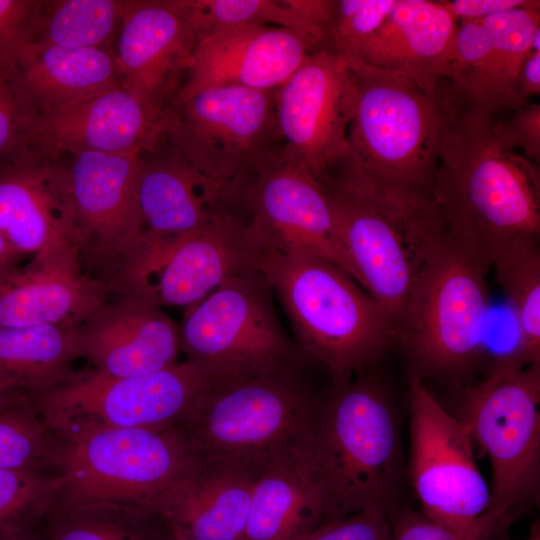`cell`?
Segmentation results:
<instances>
[{
    "label": "cell",
    "instance_id": "obj_11",
    "mask_svg": "<svg viewBox=\"0 0 540 540\" xmlns=\"http://www.w3.org/2000/svg\"><path fill=\"white\" fill-rule=\"evenodd\" d=\"M274 297L264 274L254 270L226 281L188 307L180 325L184 360L218 382L307 361L283 329Z\"/></svg>",
    "mask_w": 540,
    "mask_h": 540
},
{
    "label": "cell",
    "instance_id": "obj_26",
    "mask_svg": "<svg viewBox=\"0 0 540 540\" xmlns=\"http://www.w3.org/2000/svg\"><path fill=\"white\" fill-rule=\"evenodd\" d=\"M110 296L76 261L31 260L0 279V327H74Z\"/></svg>",
    "mask_w": 540,
    "mask_h": 540
},
{
    "label": "cell",
    "instance_id": "obj_13",
    "mask_svg": "<svg viewBox=\"0 0 540 540\" xmlns=\"http://www.w3.org/2000/svg\"><path fill=\"white\" fill-rule=\"evenodd\" d=\"M165 137L223 193L281 149L275 90L211 87L174 101Z\"/></svg>",
    "mask_w": 540,
    "mask_h": 540
},
{
    "label": "cell",
    "instance_id": "obj_20",
    "mask_svg": "<svg viewBox=\"0 0 540 540\" xmlns=\"http://www.w3.org/2000/svg\"><path fill=\"white\" fill-rule=\"evenodd\" d=\"M165 113H158L121 84L39 112L29 134L41 157L61 153L108 154L151 151L165 137Z\"/></svg>",
    "mask_w": 540,
    "mask_h": 540
},
{
    "label": "cell",
    "instance_id": "obj_35",
    "mask_svg": "<svg viewBox=\"0 0 540 540\" xmlns=\"http://www.w3.org/2000/svg\"><path fill=\"white\" fill-rule=\"evenodd\" d=\"M54 437L31 395L0 412V469L41 472L51 468Z\"/></svg>",
    "mask_w": 540,
    "mask_h": 540
},
{
    "label": "cell",
    "instance_id": "obj_31",
    "mask_svg": "<svg viewBox=\"0 0 540 540\" xmlns=\"http://www.w3.org/2000/svg\"><path fill=\"white\" fill-rule=\"evenodd\" d=\"M485 256L515 316V353L526 365L540 363L539 240H503L487 247Z\"/></svg>",
    "mask_w": 540,
    "mask_h": 540
},
{
    "label": "cell",
    "instance_id": "obj_32",
    "mask_svg": "<svg viewBox=\"0 0 540 540\" xmlns=\"http://www.w3.org/2000/svg\"><path fill=\"white\" fill-rule=\"evenodd\" d=\"M41 524L45 540H165L169 532L151 509L103 502L53 509Z\"/></svg>",
    "mask_w": 540,
    "mask_h": 540
},
{
    "label": "cell",
    "instance_id": "obj_37",
    "mask_svg": "<svg viewBox=\"0 0 540 540\" xmlns=\"http://www.w3.org/2000/svg\"><path fill=\"white\" fill-rule=\"evenodd\" d=\"M394 4L395 0H334L324 49L344 58H356Z\"/></svg>",
    "mask_w": 540,
    "mask_h": 540
},
{
    "label": "cell",
    "instance_id": "obj_30",
    "mask_svg": "<svg viewBox=\"0 0 540 540\" xmlns=\"http://www.w3.org/2000/svg\"><path fill=\"white\" fill-rule=\"evenodd\" d=\"M77 358L80 357L74 327H0V374L30 395L72 375V364Z\"/></svg>",
    "mask_w": 540,
    "mask_h": 540
},
{
    "label": "cell",
    "instance_id": "obj_33",
    "mask_svg": "<svg viewBox=\"0 0 540 540\" xmlns=\"http://www.w3.org/2000/svg\"><path fill=\"white\" fill-rule=\"evenodd\" d=\"M196 39L252 24L291 30L315 49L325 47L326 32L297 13L287 0H172Z\"/></svg>",
    "mask_w": 540,
    "mask_h": 540
},
{
    "label": "cell",
    "instance_id": "obj_39",
    "mask_svg": "<svg viewBox=\"0 0 540 540\" xmlns=\"http://www.w3.org/2000/svg\"><path fill=\"white\" fill-rule=\"evenodd\" d=\"M44 3L0 0V68L17 69L23 51L38 40Z\"/></svg>",
    "mask_w": 540,
    "mask_h": 540
},
{
    "label": "cell",
    "instance_id": "obj_19",
    "mask_svg": "<svg viewBox=\"0 0 540 540\" xmlns=\"http://www.w3.org/2000/svg\"><path fill=\"white\" fill-rule=\"evenodd\" d=\"M0 234L22 257L78 262L66 166L25 156L0 167Z\"/></svg>",
    "mask_w": 540,
    "mask_h": 540
},
{
    "label": "cell",
    "instance_id": "obj_44",
    "mask_svg": "<svg viewBox=\"0 0 540 540\" xmlns=\"http://www.w3.org/2000/svg\"><path fill=\"white\" fill-rule=\"evenodd\" d=\"M521 92L527 101L540 94V52L530 51L521 72Z\"/></svg>",
    "mask_w": 540,
    "mask_h": 540
},
{
    "label": "cell",
    "instance_id": "obj_28",
    "mask_svg": "<svg viewBox=\"0 0 540 540\" xmlns=\"http://www.w3.org/2000/svg\"><path fill=\"white\" fill-rule=\"evenodd\" d=\"M303 447L274 459L259 473L243 540H296L328 522Z\"/></svg>",
    "mask_w": 540,
    "mask_h": 540
},
{
    "label": "cell",
    "instance_id": "obj_49",
    "mask_svg": "<svg viewBox=\"0 0 540 540\" xmlns=\"http://www.w3.org/2000/svg\"><path fill=\"white\" fill-rule=\"evenodd\" d=\"M525 540H540V528L538 523L532 526L529 537Z\"/></svg>",
    "mask_w": 540,
    "mask_h": 540
},
{
    "label": "cell",
    "instance_id": "obj_16",
    "mask_svg": "<svg viewBox=\"0 0 540 540\" xmlns=\"http://www.w3.org/2000/svg\"><path fill=\"white\" fill-rule=\"evenodd\" d=\"M356 89L347 60L327 49L310 53L275 90L283 156L324 187L348 153Z\"/></svg>",
    "mask_w": 540,
    "mask_h": 540
},
{
    "label": "cell",
    "instance_id": "obj_38",
    "mask_svg": "<svg viewBox=\"0 0 540 540\" xmlns=\"http://www.w3.org/2000/svg\"><path fill=\"white\" fill-rule=\"evenodd\" d=\"M38 114L21 84L17 69L0 68V160L24 156Z\"/></svg>",
    "mask_w": 540,
    "mask_h": 540
},
{
    "label": "cell",
    "instance_id": "obj_46",
    "mask_svg": "<svg viewBox=\"0 0 540 540\" xmlns=\"http://www.w3.org/2000/svg\"><path fill=\"white\" fill-rule=\"evenodd\" d=\"M21 259L22 256L0 234V279L18 268V263Z\"/></svg>",
    "mask_w": 540,
    "mask_h": 540
},
{
    "label": "cell",
    "instance_id": "obj_17",
    "mask_svg": "<svg viewBox=\"0 0 540 540\" xmlns=\"http://www.w3.org/2000/svg\"><path fill=\"white\" fill-rule=\"evenodd\" d=\"M540 27V2L483 19L459 21L447 77L450 94L461 108L504 116L529 101L521 92V72Z\"/></svg>",
    "mask_w": 540,
    "mask_h": 540
},
{
    "label": "cell",
    "instance_id": "obj_1",
    "mask_svg": "<svg viewBox=\"0 0 540 540\" xmlns=\"http://www.w3.org/2000/svg\"><path fill=\"white\" fill-rule=\"evenodd\" d=\"M356 101L348 153L330 181L432 199L443 135L460 108L447 81L436 88L410 76L345 58Z\"/></svg>",
    "mask_w": 540,
    "mask_h": 540
},
{
    "label": "cell",
    "instance_id": "obj_22",
    "mask_svg": "<svg viewBox=\"0 0 540 540\" xmlns=\"http://www.w3.org/2000/svg\"><path fill=\"white\" fill-rule=\"evenodd\" d=\"M314 51L299 34L271 25L252 24L202 37L173 102L211 87L274 91Z\"/></svg>",
    "mask_w": 540,
    "mask_h": 540
},
{
    "label": "cell",
    "instance_id": "obj_2",
    "mask_svg": "<svg viewBox=\"0 0 540 540\" xmlns=\"http://www.w3.org/2000/svg\"><path fill=\"white\" fill-rule=\"evenodd\" d=\"M494 118L458 109L440 144L432 191L449 229L484 255L503 240H540V165L503 142Z\"/></svg>",
    "mask_w": 540,
    "mask_h": 540
},
{
    "label": "cell",
    "instance_id": "obj_42",
    "mask_svg": "<svg viewBox=\"0 0 540 540\" xmlns=\"http://www.w3.org/2000/svg\"><path fill=\"white\" fill-rule=\"evenodd\" d=\"M494 127L510 148L540 165V104L527 103L509 113L508 117L495 116Z\"/></svg>",
    "mask_w": 540,
    "mask_h": 540
},
{
    "label": "cell",
    "instance_id": "obj_8",
    "mask_svg": "<svg viewBox=\"0 0 540 540\" xmlns=\"http://www.w3.org/2000/svg\"><path fill=\"white\" fill-rule=\"evenodd\" d=\"M140 160L137 153L78 152L66 166L80 269L111 296L154 297L150 277L157 252L140 211Z\"/></svg>",
    "mask_w": 540,
    "mask_h": 540
},
{
    "label": "cell",
    "instance_id": "obj_47",
    "mask_svg": "<svg viewBox=\"0 0 540 540\" xmlns=\"http://www.w3.org/2000/svg\"><path fill=\"white\" fill-rule=\"evenodd\" d=\"M0 540H45V538L34 529H27L0 533Z\"/></svg>",
    "mask_w": 540,
    "mask_h": 540
},
{
    "label": "cell",
    "instance_id": "obj_18",
    "mask_svg": "<svg viewBox=\"0 0 540 540\" xmlns=\"http://www.w3.org/2000/svg\"><path fill=\"white\" fill-rule=\"evenodd\" d=\"M268 247L241 208L221 203L206 223L164 249L150 278L155 299L188 308L226 281L260 270Z\"/></svg>",
    "mask_w": 540,
    "mask_h": 540
},
{
    "label": "cell",
    "instance_id": "obj_41",
    "mask_svg": "<svg viewBox=\"0 0 540 540\" xmlns=\"http://www.w3.org/2000/svg\"><path fill=\"white\" fill-rule=\"evenodd\" d=\"M296 540H391V520L384 507H371L329 521Z\"/></svg>",
    "mask_w": 540,
    "mask_h": 540
},
{
    "label": "cell",
    "instance_id": "obj_5",
    "mask_svg": "<svg viewBox=\"0 0 540 540\" xmlns=\"http://www.w3.org/2000/svg\"><path fill=\"white\" fill-rule=\"evenodd\" d=\"M310 363L216 383L173 426L198 457L265 467L307 441L322 399Z\"/></svg>",
    "mask_w": 540,
    "mask_h": 540
},
{
    "label": "cell",
    "instance_id": "obj_10",
    "mask_svg": "<svg viewBox=\"0 0 540 540\" xmlns=\"http://www.w3.org/2000/svg\"><path fill=\"white\" fill-rule=\"evenodd\" d=\"M197 458L173 425L54 438L51 468L64 484L52 510L97 502L152 510L160 494Z\"/></svg>",
    "mask_w": 540,
    "mask_h": 540
},
{
    "label": "cell",
    "instance_id": "obj_36",
    "mask_svg": "<svg viewBox=\"0 0 540 540\" xmlns=\"http://www.w3.org/2000/svg\"><path fill=\"white\" fill-rule=\"evenodd\" d=\"M63 484L56 474L0 469V533L34 529L41 524Z\"/></svg>",
    "mask_w": 540,
    "mask_h": 540
},
{
    "label": "cell",
    "instance_id": "obj_3",
    "mask_svg": "<svg viewBox=\"0 0 540 540\" xmlns=\"http://www.w3.org/2000/svg\"><path fill=\"white\" fill-rule=\"evenodd\" d=\"M396 416L382 384L365 372L333 382L303 447L327 520L387 506L400 476Z\"/></svg>",
    "mask_w": 540,
    "mask_h": 540
},
{
    "label": "cell",
    "instance_id": "obj_29",
    "mask_svg": "<svg viewBox=\"0 0 540 540\" xmlns=\"http://www.w3.org/2000/svg\"><path fill=\"white\" fill-rule=\"evenodd\" d=\"M17 72L39 112L120 84L115 57L103 48H65L35 41L21 54Z\"/></svg>",
    "mask_w": 540,
    "mask_h": 540
},
{
    "label": "cell",
    "instance_id": "obj_14",
    "mask_svg": "<svg viewBox=\"0 0 540 540\" xmlns=\"http://www.w3.org/2000/svg\"><path fill=\"white\" fill-rule=\"evenodd\" d=\"M408 394L410 477L422 513L456 527L493 516L490 487L476 465L467 426L438 402L420 377L411 376Z\"/></svg>",
    "mask_w": 540,
    "mask_h": 540
},
{
    "label": "cell",
    "instance_id": "obj_43",
    "mask_svg": "<svg viewBox=\"0 0 540 540\" xmlns=\"http://www.w3.org/2000/svg\"><path fill=\"white\" fill-rule=\"evenodd\" d=\"M438 2L458 21H469L520 7L527 0H442Z\"/></svg>",
    "mask_w": 540,
    "mask_h": 540
},
{
    "label": "cell",
    "instance_id": "obj_25",
    "mask_svg": "<svg viewBox=\"0 0 540 540\" xmlns=\"http://www.w3.org/2000/svg\"><path fill=\"white\" fill-rule=\"evenodd\" d=\"M458 24L438 1L395 0L383 25L356 58L349 59L400 71L436 88L447 81Z\"/></svg>",
    "mask_w": 540,
    "mask_h": 540
},
{
    "label": "cell",
    "instance_id": "obj_40",
    "mask_svg": "<svg viewBox=\"0 0 540 540\" xmlns=\"http://www.w3.org/2000/svg\"><path fill=\"white\" fill-rule=\"evenodd\" d=\"M498 529L493 516L476 525L456 527L431 520L423 513L404 511L391 520V540H491Z\"/></svg>",
    "mask_w": 540,
    "mask_h": 540
},
{
    "label": "cell",
    "instance_id": "obj_34",
    "mask_svg": "<svg viewBox=\"0 0 540 540\" xmlns=\"http://www.w3.org/2000/svg\"><path fill=\"white\" fill-rule=\"evenodd\" d=\"M42 18L37 41L65 48H102L130 5L119 0H64Z\"/></svg>",
    "mask_w": 540,
    "mask_h": 540
},
{
    "label": "cell",
    "instance_id": "obj_9",
    "mask_svg": "<svg viewBox=\"0 0 540 540\" xmlns=\"http://www.w3.org/2000/svg\"><path fill=\"white\" fill-rule=\"evenodd\" d=\"M540 363L508 352L488 375L465 387L458 418L492 466L490 513L499 527L538 501L540 487Z\"/></svg>",
    "mask_w": 540,
    "mask_h": 540
},
{
    "label": "cell",
    "instance_id": "obj_48",
    "mask_svg": "<svg viewBox=\"0 0 540 540\" xmlns=\"http://www.w3.org/2000/svg\"><path fill=\"white\" fill-rule=\"evenodd\" d=\"M165 540H194V539H190L188 537H185V536L181 535L180 533H178L176 531H173V530L169 529V532H168Z\"/></svg>",
    "mask_w": 540,
    "mask_h": 540
},
{
    "label": "cell",
    "instance_id": "obj_21",
    "mask_svg": "<svg viewBox=\"0 0 540 540\" xmlns=\"http://www.w3.org/2000/svg\"><path fill=\"white\" fill-rule=\"evenodd\" d=\"M152 296L113 295L74 326L79 357L105 376L151 373L177 363L180 325Z\"/></svg>",
    "mask_w": 540,
    "mask_h": 540
},
{
    "label": "cell",
    "instance_id": "obj_15",
    "mask_svg": "<svg viewBox=\"0 0 540 540\" xmlns=\"http://www.w3.org/2000/svg\"><path fill=\"white\" fill-rule=\"evenodd\" d=\"M281 149L232 186L231 201L250 217L268 246L330 261L358 282L327 189Z\"/></svg>",
    "mask_w": 540,
    "mask_h": 540
},
{
    "label": "cell",
    "instance_id": "obj_4",
    "mask_svg": "<svg viewBox=\"0 0 540 540\" xmlns=\"http://www.w3.org/2000/svg\"><path fill=\"white\" fill-rule=\"evenodd\" d=\"M260 271L305 357L333 382L367 371L397 341L388 312L347 272L325 259L268 247Z\"/></svg>",
    "mask_w": 540,
    "mask_h": 540
},
{
    "label": "cell",
    "instance_id": "obj_27",
    "mask_svg": "<svg viewBox=\"0 0 540 540\" xmlns=\"http://www.w3.org/2000/svg\"><path fill=\"white\" fill-rule=\"evenodd\" d=\"M172 145V144H171ZM222 193L172 145L167 154L140 160L138 199L146 235L163 250L206 223Z\"/></svg>",
    "mask_w": 540,
    "mask_h": 540
},
{
    "label": "cell",
    "instance_id": "obj_23",
    "mask_svg": "<svg viewBox=\"0 0 540 540\" xmlns=\"http://www.w3.org/2000/svg\"><path fill=\"white\" fill-rule=\"evenodd\" d=\"M115 57L121 86L165 113L181 88L196 36L173 1H130Z\"/></svg>",
    "mask_w": 540,
    "mask_h": 540
},
{
    "label": "cell",
    "instance_id": "obj_7",
    "mask_svg": "<svg viewBox=\"0 0 540 540\" xmlns=\"http://www.w3.org/2000/svg\"><path fill=\"white\" fill-rule=\"evenodd\" d=\"M358 283L398 329L417 278L448 226L430 198L331 181L326 187Z\"/></svg>",
    "mask_w": 540,
    "mask_h": 540
},
{
    "label": "cell",
    "instance_id": "obj_45",
    "mask_svg": "<svg viewBox=\"0 0 540 540\" xmlns=\"http://www.w3.org/2000/svg\"><path fill=\"white\" fill-rule=\"evenodd\" d=\"M28 395L16 382L0 374V412Z\"/></svg>",
    "mask_w": 540,
    "mask_h": 540
},
{
    "label": "cell",
    "instance_id": "obj_12",
    "mask_svg": "<svg viewBox=\"0 0 540 540\" xmlns=\"http://www.w3.org/2000/svg\"><path fill=\"white\" fill-rule=\"evenodd\" d=\"M216 383L210 374L183 360L126 377L105 376L93 369L74 371L31 397L53 437L72 440L104 429L173 425Z\"/></svg>",
    "mask_w": 540,
    "mask_h": 540
},
{
    "label": "cell",
    "instance_id": "obj_6",
    "mask_svg": "<svg viewBox=\"0 0 540 540\" xmlns=\"http://www.w3.org/2000/svg\"><path fill=\"white\" fill-rule=\"evenodd\" d=\"M488 261L448 227L430 252L397 329L412 375L463 385L484 347Z\"/></svg>",
    "mask_w": 540,
    "mask_h": 540
},
{
    "label": "cell",
    "instance_id": "obj_24",
    "mask_svg": "<svg viewBox=\"0 0 540 540\" xmlns=\"http://www.w3.org/2000/svg\"><path fill=\"white\" fill-rule=\"evenodd\" d=\"M263 468L198 457L152 510L170 530L190 539L243 540L253 486Z\"/></svg>",
    "mask_w": 540,
    "mask_h": 540
}]
</instances>
